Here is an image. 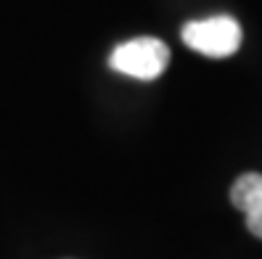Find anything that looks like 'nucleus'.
Returning <instances> with one entry per match:
<instances>
[{"label": "nucleus", "instance_id": "nucleus-1", "mask_svg": "<svg viewBox=\"0 0 262 259\" xmlns=\"http://www.w3.org/2000/svg\"><path fill=\"white\" fill-rule=\"evenodd\" d=\"M183 42L191 51L202 53L207 58H228L241 48V24L220 13V16H209V19H199V21H188L183 27Z\"/></svg>", "mask_w": 262, "mask_h": 259}, {"label": "nucleus", "instance_id": "nucleus-2", "mask_svg": "<svg viewBox=\"0 0 262 259\" xmlns=\"http://www.w3.org/2000/svg\"><path fill=\"white\" fill-rule=\"evenodd\" d=\"M169 64V48L157 37H135L117 45L109 56V66L133 80H157Z\"/></svg>", "mask_w": 262, "mask_h": 259}, {"label": "nucleus", "instance_id": "nucleus-3", "mask_svg": "<svg viewBox=\"0 0 262 259\" xmlns=\"http://www.w3.org/2000/svg\"><path fill=\"white\" fill-rule=\"evenodd\" d=\"M230 204L244 211L249 233L262 238V175L246 172L230 188Z\"/></svg>", "mask_w": 262, "mask_h": 259}]
</instances>
